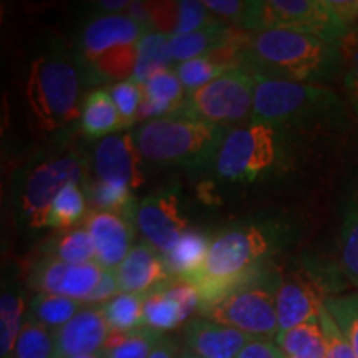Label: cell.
<instances>
[{
    "label": "cell",
    "mask_w": 358,
    "mask_h": 358,
    "mask_svg": "<svg viewBox=\"0 0 358 358\" xmlns=\"http://www.w3.org/2000/svg\"><path fill=\"white\" fill-rule=\"evenodd\" d=\"M272 245V237L259 226L232 227L214 237L203 266L185 279L199 295L198 310L204 313L236 289L271 271L267 261Z\"/></svg>",
    "instance_id": "obj_1"
},
{
    "label": "cell",
    "mask_w": 358,
    "mask_h": 358,
    "mask_svg": "<svg viewBox=\"0 0 358 358\" xmlns=\"http://www.w3.org/2000/svg\"><path fill=\"white\" fill-rule=\"evenodd\" d=\"M340 62L338 45L294 30L271 29L250 35L243 66L268 78L310 83L329 78Z\"/></svg>",
    "instance_id": "obj_2"
},
{
    "label": "cell",
    "mask_w": 358,
    "mask_h": 358,
    "mask_svg": "<svg viewBox=\"0 0 358 358\" xmlns=\"http://www.w3.org/2000/svg\"><path fill=\"white\" fill-rule=\"evenodd\" d=\"M90 82L80 60L65 53H47L30 66L27 78V105L35 128L60 131L82 116V88Z\"/></svg>",
    "instance_id": "obj_3"
},
{
    "label": "cell",
    "mask_w": 358,
    "mask_h": 358,
    "mask_svg": "<svg viewBox=\"0 0 358 358\" xmlns=\"http://www.w3.org/2000/svg\"><path fill=\"white\" fill-rule=\"evenodd\" d=\"M226 129L181 108L176 113L145 122L133 136L143 159L196 168L216 161Z\"/></svg>",
    "instance_id": "obj_4"
},
{
    "label": "cell",
    "mask_w": 358,
    "mask_h": 358,
    "mask_svg": "<svg viewBox=\"0 0 358 358\" xmlns=\"http://www.w3.org/2000/svg\"><path fill=\"white\" fill-rule=\"evenodd\" d=\"M85 161L73 150L38 156L20 169L13 185V206L22 224L47 227L53 199L65 186L80 185Z\"/></svg>",
    "instance_id": "obj_5"
},
{
    "label": "cell",
    "mask_w": 358,
    "mask_h": 358,
    "mask_svg": "<svg viewBox=\"0 0 358 358\" xmlns=\"http://www.w3.org/2000/svg\"><path fill=\"white\" fill-rule=\"evenodd\" d=\"M279 156V133L272 124L250 120L226 129L214 166L222 179L252 182L275 164Z\"/></svg>",
    "instance_id": "obj_6"
},
{
    "label": "cell",
    "mask_w": 358,
    "mask_h": 358,
    "mask_svg": "<svg viewBox=\"0 0 358 358\" xmlns=\"http://www.w3.org/2000/svg\"><path fill=\"white\" fill-rule=\"evenodd\" d=\"M252 73L256 80L252 120L256 122L272 127L303 122L324 113L338 103L332 90L319 85L268 78L256 71Z\"/></svg>",
    "instance_id": "obj_7"
},
{
    "label": "cell",
    "mask_w": 358,
    "mask_h": 358,
    "mask_svg": "<svg viewBox=\"0 0 358 358\" xmlns=\"http://www.w3.org/2000/svg\"><path fill=\"white\" fill-rule=\"evenodd\" d=\"M279 277L272 271L236 289L216 306L208 308L203 317L221 322L252 338L275 340L279 334L277 320V289Z\"/></svg>",
    "instance_id": "obj_8"
},
{
    "label": "cell",
    "mask_w": 358,
    "mask_h": 358,
    "mask_svg": "<svg viewBox=\"0 0 358 358\" xmlns=\"http://www.w3.org/2000/svg\"><path fill=\"white\" fill-rule=\"evenodd\" d=\"M254 73L245 66L224 71L204 87L186 93L182 110L204 122L226 128L252 120Z\"/></svg>",
    "instance_id": "obj_9"
},
{
    "label": "cell",
    "mask_w": 358,
    "mask_h": 358,
    "mask_svg": "<svg viewBox=\"0 0 358 358\" xmlns=\"http://www.w3.org/2000/svg\"><path fill=\"white\" fill-rule=\"evenodd\" d=\"M271 29L308 34L334 45L342 42L348 32L325 0H261L257 32Z\"/></svg>",
    "instance_id": "obj_10"
},
{
    "label": "cell",
    "mask_w": 358,
    "mask_h": 358,
    "mask_svg": "<svg viewBox=\"0 0 358 358\" xmlns=\"http://www.w3.org/2000/svg\"><path fill=\"white\" fill-rule=\"evenodd\" d=\"M134 224L146 243L164 256L171 252L186 232L187 219L182 214L176 192L164 189L153 192L138 203Z\"/></svg>",
    "instance_id": "obj_11"
},
{
    "label": "cell",
    "mask_w": 358,
    "mask_h": 358,
    "mask_svg": "<svg viewBox=\"0 0 358 358\" xmlns=\"http://www.w3.org/2000/svg\"><path fill=\"white\" fill-rule=\"evenodd\" d=\"M151 25L134 15H122V13H110L93 19L83 29L80 38V60L83 64L95 60L103 55L123 47H133L141 42L148 32H151Z\"/></svg>",
    "instance_id": "obj_12"
},
{
    "label": "cell",
    "mask_w": 358,
    "mask_h": 358,
    "mask_svg": "<svg viewBox=\"0 0 358 358\" xmlns=\"http://www.w3.org/2000/svg\"><path fill=\"white\" fill-rule=\"evenodd\" d=\"M329 295V284L313 274H295L280 280L277 289L279 332L317 319Z\"/></svg>",
    "instance_id": "obj_13"
},
{
    "label": "cell",
    "mask_w": 358,
    "mask_h": 358,
    "mask_svg": "<svg viewBox=\"0 0 358 358\" xmlns=\"http://www.w3.org/2000/svg\"><path fill=\"white\" fill-rule=\"evenodd\" d=\"M141 161L143 156L134 136L129 133L103 138L93 155L98 181L124 186L131 191L145 181Z\"/></svg>",
    "instance_id": "obj_14"
},
{
    "label": "cell",
    "mask_w": 358,
    "mask_h": 358,
    "mask_svg": "<svg viewBox=\"0 0 358 358\" xmlns=\"http://www.w3.org/2000/svg\"><path fill=\"white\" fill-rule=\"evenodd\" d=\"M194 308H199V295L191 284L181 279H169L146 294L145 327L166 332L189 319Z\"/></svg>",
    "instance_id": "obj_15"
},
{
    "label": "cell",
    "mask_w": 358,
    "mask_h": 358,
    "mask_svg": "<svg viewBox=\"0 0 358 358\" xmlns=\"http://www.w3.org/2000/svg\"><path fill=\"white\" fill-rule=\"evenodd\" d=\"M83 227L95 244V262L103 268H116L133 249L134 221L123 214L96 209L87 214Z\"/></svg>",
    "instance_id": "obj_16"
},
{
    "label": "cell",
    "mask_w": 358,
    "mask_h": 358,
    "mask_svg": "<svg viewBox=\"0 0 358 358\" xmlns=\"http://www.w3.org/2000/svg\"><path fill=\"white\" fill-rule=\"evenodd\" d=\"M111 329L101 306L85 307L69 324L55 330L57 358L92 355L105 348Z\"/></svg>",
    "instance_id": "obj_17"
},
{
    "label": "cell",
    "mask_w": 358,
    "mask_h": 358,
    "mask_svg": "<svg viewBox=\"0 0 358 358\" xmlns=\"http://www.w3.org/2000/svg\"><path fill=\"white\" fill-rule=\"evenodd\" d=\"M186 348L203 358H237L252 337L209 317L187 320L182 332Z\"/></svg>",
    "instance_id": "obj_18"
},
{
    "label": "cell",
    "mask_w": 358,
    "mask_h": 358,
    "mask_svg": "<svg viewBox=\"0 0 358 358\" xmlns=\"http://www.w3.org/2000/svg\"><path fill=\"white\" fill-rule=\"evenodd\" d=\"M113 271L122 294H148L174 279L169 275L163 254L146 241L133 245L124 261Z\"/></svg>",
    "instance_id": "obj_19"
},
{
    "label": "cell",
    "mask_w": 358,
    "mask_h": 358,
    "mask_svg": "<svg viewBox=\"0 0 358 358\" xmlns=\"http://www.w3.org/2000/svg\"><path fill=\"white\" fill-rule=\"evenodd\" d=\"M248 40L249 37H245L244 34L236 32L224 22H217L198 32L169 37V55L173 60L181 64L192 58L211 55L213 52L231 47V45L245 43Z\"/></svg>",
    "instance_id": "obj_20"
},
{
    "label": "cell",
    "mask_w": 358,
    "mask_h": 358,
    "mask_svg": "<svg viewBox=\"0 0 358 358\" xmlns=\"http://www.w3.org/2000/svg\"><path fill=\"white\" fill-rule=\"evenodd\" d=\"M186 100V88L182 87L178 73L171 69L161 70L145 83L143 101L138 120H155L176 113Z\"/></svg>",
    "instance_id": "obj_21"
},
{
    "label": "cell",
    "mask_w": 358,
    "mask_h": 358,
    "mask_svg": "<svg viewBox=\"0 0 358 358\" xmlns=\"http://www.w3.org/2000/svg\"><path fill=\"white\" fill-rule=\"evenodd\" d=\"M80 123L88 138H108L124 128L108 90H93L83 98Z\"/></svg>",
    "instance_id": "obj_22"
},
{
    "label": "cell",
    "mask_w": 358,
    "mask_h": 358,
    "mask_svg": "<svg viewBox=\"0 0 358 358\" xmlns=\"http://www.w3.org/2000/svg\"><path fill=\"white\" fill-rule=\"evenodd\" d=\"M275 343L285 358H327L325 337L319 317L279 332Z\"/></svg>",
    "instance_id": "obj_23"
},
{
    "label": "cell",
    "mask_w": 358,
    "mask_h": 358,
    "mask_svg": "<svg viewBox=\"0 0 358 358\" xmlns=\"http://www.w3.org/2000/svg\"><path fill=\"white\" fill-rule=\"evenodd\" d=\"M209 245L211 239L203 232L186 231L171 252L163 256L169 275L185 280L192 272L198 271L208 256Z\"/></svg>",
    "instance_id": "obj_24"
},
{
    "label": "cell",
    "mask_w": 358,
    "mask_h": 358,
    "mask_svg": "<svg viewBox=\"0 0 358 358\" xmlns=\"http://www.w3.org/2000/svg\"><path fill=\"white\" fill-rule=\"evenodd\" d=\"M25 320L27 307L24 292L19 287L6 285L0 297V358H12Z\"/></svg>",
    "instance_id": "obj_25"
},
{
    "label": "cell",
    "mask_w": 358,
    "mask_h": 358,
    "mask_svg": "<svg viewBox=\"0 0 358 358\" xmlns=\"http://www.w3.org/2000/svg\"><path fill=\"white\" fill-rule=\"evenodd\" d=\"M83 308V302L64 297V295L35 294L27 306V319L52 330H58L60 327L69 324Z\"/></svg>",
    "instance_id": "obj_26"
},
{
    "label": "cell",
    "mask_w": 358,
    "mask_h": 358,
    "mask_svg": "<svg viewBox=\"0 0 358 358\" xmlns=\"http://www.w3.org/2000/svg\"><path fill=\"white\" fill-rule=\"evenodd\" d=\"M173 58L169 55V35L151 30L138 43V60L133 80L145 85L161 70L171 69Z\"/></svg>",
    "instance_id": "obj_27"
},
{
    "label": "cell",
    "mask_w": 358,
    "mask_h": 358,
    "mask_svg": "<svg viewBox=\"0 0 358 358\" xmlns=\"http://www.w3.org/2000/svg\"><path fill=\"white\" fill-rule=\"evenodd\" d=\"M45 250H47L48 257L70 264V266L95 262L96 259L95 244L85 227L64 231L62 234L53 237Z\"/></svg>",
    "instance_id": "obj_28"
},
{
    "label": "cell",
    "mask_w": 358,
    "mask_h": 358,
    "mask_svg": "<svg viewBox=\"0 0 358 358\" xmlns=\"http://www.w3.org/2000/svg\"><path fill=\"white\" fill-rule=\"evenodd\" d=\"M163 337L158 330L148 327L131 332H111L101 352L105 358H148Z\"/></svg>",
    "instance_id": "obj_29"
},
{
    "label": "cell",
    "mask_w": 358,
    "mask_h": 358,
    "mask_svg": "<svg viewBox=\"0 0 358 358\" xmlns=\"http://www.w3.org/2000/svg\"><path fill=\"white\" fill-rule=\"evenodd\" d=\"M146 294H118L103 303V313L111 332H131L145 327Z\"/></svg>",
    "instance_id": "obj_30"
},
{
    "label": "cell",
    "mask_w": 358,
    "mask_h": 358,
    "mask_svg": "<svg viewBox=\"0 0 358 358\" xmlns=\"http://www.w3.org/2000/svg\"><path fill=\"white\" fill-rule=\"evenodd\" d=\"M85 213H87L85 194L80 185L73 182V185L65 186L53 199L50 211H48L47 227L60 231L75 229V226L87 217Z\"/></svg>",
    "instance_id": "obj_31"
},
{
    "label": "cell",
    "mask_w": 358,
    "mask_h": 358,
    "mask_svg": "<svg viewBox=\"0 0 358 358\" xmlns=\"http://www.w3.org/2000/svg\"><path fill=\"white\" fill-rule=\"evenodd\" d=\"M12 358H57L55 330L27 319Z\"/></svg>",
    "instance_id": "obj_32"
},
{
    "label": "cell",
    "mask_w": 358,
    "mask_h": 358,
    "mask_svg": "<svg viewBox=\"0 0 358 358\" xmlns=\"http://www.w3.org/2000/svg\"><path fill=\"white\" fill-rule=\"evenodd\" d=\"M88 192L92 203L96 206L98 211L123 214V216L134 221V213H136L140 201L134 199L131 189L124 186L96 181L95 185L90 187Z\"/></svg>",
    "instance_id": "obj_33"
},
{
    "label": "cell",
    "mask_w": 358,
    "mask_h": 358,
    "mask_svg": "<svg viewBox=\"0 0 358 358\" xmlns=\"http://www.w3.org/2000/svg\"><path fill=\"white\" fill-rule=\"evenodd\" d=\"M340 262L343 274L358 289V198L347 209L340 229Z\"/></svg>",
    "instance_id": "obj_34"
},
{
    "label": "cell",
    "mask_w": 358,
    "mask_h": 358,
    "mask_svg": "<svg viewBox=\"0 0 358 358\" xmlns=\"http://www.w3.org/2000/svg\"><path fill=\"white\" fill-rule=\"evenodd\" d=\"M204 6L219 19L229 20L239 29L257 32L261 0H204Z\"/></svg>",
    "instance_id": "obj_35"
},
{
    "label": "cell",
    "mask_w": 358,
    "mask_h": 358,
    "mask_svg": "<svg viewBox=\"0 0 358 358\" xmlns=\"http://www.w3.org/2000/svg\"><path fill=\"white\" fill-rule=\"evenodd\" d=\"M325 307L358 358V292L330 295L325 299Z\"/></svg>",
    "instance_id": "obj_36"
},
{
    "label": "cell",
    "mask_w": 358,
    "mask_h": 358,
    "mask_svg": "<svg viewBox=\"0 0 358 358\" xmlns=\"http://www.w3.org/2000/svg\"><path fill=\"white\" fill-rule=\"evenodd\" d=\"M227 70H231L229 66L221 64V62L216 60L213 55L181 62V64H178L176 69H174L179 80H181L182 87L186 88V93L194 92V90L204 87V85L213 82L214 78L221 77L224 71Z\"/></svg>",
    "instance_id": "obj_37"
},
{
    "label": "cell",
    "mask_w": 358,
    "mask_h": 358,
    "mask_svg": "<svg viewBox=\"0 0 358 358\" xmlns=\"http://www.w3.org/2000/svg\"><path fill=\"white\" fill-rule=\"evenodd\" d=\"M108 92L120 111V116H122L123 127H131L134 122H138L141 105L145 101V85L129 78L111 85Z\"/></svg>",
    "instance_id": "obj_38"
},
{
    "label": "cell",
    "mask_w": 358,
    "mask_h": 358,
    "mask_svg": "<svg viewBox=\"0 0 358 358\" xmlns=\"http://www.w3.org/2000/svg\"><path fill=\"white\" fill-rule=\"evenodd\" d=\"M216 15H213L204 6V2L196 0H181L178 2V25L174 35H185L203 30L206 27L217 24Z\"/></svg>",
    "instance_id": "obj_39"
},
{
    "label": "cell",
    "mask_w": 358,
    "mask_h": 358,
    "mask_svg": "<svg viewBox=\"0 0 358 358\" xmlns=\"http://www.w3.org/2000/svg\"><path fill=\"white\" fill-rule=\"evenodd\" d=\"M319 320L324 330L325 337V345H327V358H357L353 353L350 343L345 338V335L342 334L337 322L334 320V317L330 315V312L327 310L325 303L320 308Z\"/></svg>",
    "instance_id": "obj_40"
},
{
    "label": "cell",
    "mask_w": 358,
    "mask_h": 358,
    "mask_svg": "<svg viewBox=\"0 0 358 358\" xmlns=\"http://www.w3.org/2000/svg\"><path fill=\"white\" fill-rule=\"evenodd\" d=\"M120 292L118 280H116L113 268H105L100 282H98L95 292L90 297L88 303H95V306H103V303L110 302L111 299H115Z\"/></svg>",
    "instance_id": "obj_41"
},
{
    "label": "cell",
    "mask_w": 358,
    "mask_h": 358,
    "mask_svg": "<svg viewBox=\"0 0 358 358\" xmlns=\"http://www.w3.org/2000/svg\"><path fill=\"white\" fill-rule=\"evenodd\" d=\"M237 358H285L284 353L272 340H261V338H252L241 350Z\"/></svg>",
    "instance_id": "obj_42"
},
{
    "label": "cell",
    "mask_w": 358,
    "mask_h": 358,
    "mask_svg": "<svg viewBox=\"0 0 358 358\" xmlns=\"http://www.w3.org/2000/svg\"><path fill=\"white\" fill-rule=\"evenodd\" d=\"M327 6L345 27L358 20V0H325Z\"/></svg>",
    "instance_id": "obj_43"
},
{
    "label": "cell",
    "mask_w": 358,
    "mask_h": 358,
    "mask_svg": "<svg viewBox=\"0 0 358 358\" xmlns=\"http://www.w3.org/2000/svg\"><path fill=\"white\" fill-rule=\"evenodd\" d=\"M345 87L350 96V101L358 115V52L350 58V65L345 73Z\"/></svg>",
    "instance_id": "obj_44"
},
{
    "label": "cell",
    "mask_w": 358,
    "mask_h": 358,
    "mask_svg": "<svg viewBox=\"0 0 358 358\" xmlns=\"http://www.w3.org/2000/svg\"><path fill=\"white\" fill-rule=\"evenodd\" d=\"M179 355H181V350H179L176 340L164 335L148 358H179Z\"/></svg>",
    "instance_id": "obj_45"
},
{
    "label": "cell",
    "mask_w": 358,
    "mask_h": 358,
    "mask_svg": "<svg viewBox=\"0 0 358 358\" xmlns=\"http://www.w3.org/2000/svg\"><path fill=\"white\" fill-rule=\"evenodd\" d=\"M100 6L101 10H106V12H116V10H124V8H129L131 6V2H128V0H118V2H113V0H103V2L98 3Z\"/></svg>",
    "instance_id": "obj_46"
},
{
    "label": "cell",
    "mask_w": 358,
    "mask_h": 358,
    "mask_svg": "<svg viewBox=\"0 0 358 358\" xmlns=\"http://www.w3.org/2000/svg\"><path fill=\"white\" fill-rule=\"evenodd\" d=\"M179 358H203L201 355H198V353H194L192 350H189V348H182L181 350V355H179Z\"/></svg>",
    "instance_id": "obj_47"
},
{
    "label": "cell",
    "mask_w": 358,
    "mask_h": 358,
    "mask_svg": "<svg viewBox=\"0 0 358 358\" xmlns=\"http://www.w3.org/2000/svg\"><path fill=\"white\" fill-rule=\"evenodd\" d=\"M71 358H105V355H103V352H98V353H92V355H78Z\"/></svg>",
    "instance_id": "obj_48"
}]
</instances>
